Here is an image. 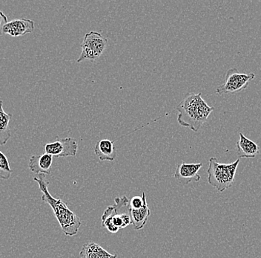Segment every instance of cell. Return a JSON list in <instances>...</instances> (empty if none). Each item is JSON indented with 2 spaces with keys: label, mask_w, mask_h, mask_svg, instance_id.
Wrapping results in <instances>:
<instances>
[{
  "label": "cell",
  "mask_w": 261,
  "mask_h": 258,
  "mask_svg": "<svg viewBox=\"0 0 261 258\" xmlns=\"http://www.w3.org/2000/svg\"><path fill=\"white\" fill-rule=\"evenodd\" d=\"M81 258H117V254H112L102 246L94 242L85 243L80 252Z\"/></svg>",
  "instance_id": "obj_12"
},
{
  "label": "cell",
  "mask_w": 261,
  "mask_h": 258,
  "mask_svg": "<svg viewBox=\"0 0 261 258\" xmlns=\"http://www.w3.org/2000/svg\"><path fill=\"white\" fill-rule=\"evenodd\" d=\"M109 41L97 32H89L85 35L83 43L81 44L82 52L81 56L77 59V63L90 60L94 61L100 58L104 51L107 48Z\"/></svg>",
  "instance_id": "obj_5"
},
{
  "label": "cell",
  "mask_w": 261,
  "mask_h": 258,
  "mask_svg": "<svg viewBox=\"0 0 261 258\" xmlns=\"http://www.w3.org/2000/svg\"><path fill=\"white\" fill-rule=\"evenodd\" d=\"M151 215V210L148 208V204L139 209H130L132 224L135 230H140L144 228Z\"/></svg>",
  "instance_id": "obj_15"
},
{
  "label": "cell",
  "mask_w": 261,
  "mask_h": 258,
  "mask_svg": "<svg viewBox=\"0 0 261 258\" xmlns=\"http://www.w3.org/2000/svg\"><path fill=\"white\" fill-rule=\"evenodd\" d=\"M12 115L5 112L3 109V101H0V146L7 143L11 136L9 123Z\"/></svg>",
  "instance_id": "obj_14"
},
{
  "label": "cell",
  "mask_w": 261,
  "mask_h": 258,
  "mask_svg": "<svg viewBox=\"0 0 261 258\" xmlns=\"http://www.w3.org/2000/svg\"><path fill=\"white\" fill-rule=\"evenodd\" d=\"M255 78L254 73H240L236 68L228 69L225 77V83L217 88L215 93L219 96L226 94H236L246 89L249 83Z\"/></svg>",
  "instance_id": "obj_6"
},
{
  "label": "cell",
  "mask_w": 261,
  "mask_h": 258,
  "mask_svg": "<svg viewBox=\"0 0 261 258\" xmlns=\"http://www.w3.org/2000/svg\"><path fill=\"white\" fill-rule=\"evenodd\" d=\"M34 181L38 184L39 189L42 193V202L51 207L63 233L69 237L77 234L82 224L81 219L70 210L61 199L52 197L48 191L49 182L46 180L45 174H39L34 177Z\"/></svg>",
  "instance_id": "obj_2"
},
{
  "label": "cell",
  "mask_w": 261,
  "mask_h": 258,
  "mask_svg": "<svg viewBox=\"0 0 261 258\" xmlns=\"http://www.w3.org/2000/svg\"><path fill=\"white\" fill-rule=\"evenodd\" d=\"M34 31V22L30 19H13L10 21L3 29V34H8L11 37H20Z\"/></svg>",
  "instance_id": "obj_9"
},
{
  "label": "cell",
  "mask_w": 261,
  "mask_h": 258,
  "mask_svg": "<svg viewBox=\"0 0 261 258\" xmlns=\"http://www.w3.org/2000/svg\"><path fill=\"white\" fill-rule=\"evenodd\" d=\"M202 167H203L202 163L187 164V163L182 162L177 167V169L174 173V178L179 184L182 185H187L192 182H199L201 177L198 172Z\"/></svg>",
  "instance_id": "obj_8"
},
{
  "label": "cell",
  "mask_w": 261,
  "mask_h": 258,
  "mask_svg": "<svg viewBox=\"0 0 261 258\" xmlns=\"http://www.w3.org/2000/svg\"><path fill=\"white\" fill-rule=\"evenodd\" d=\"M12 173L8 158L3 152L0 151V179L7 180L11 178Z\"/></svg>",
  "instance_id": "obj_16"
},
{
  "label": "cell",
  "mask_w": 261,
  "mask_h": 258,
  "mask_svg": "<svg viewBox=\"0 0 261 258\" xmlns=\"http://www.w3.org/2000/svg\"><path fill=\"white\" fill-rule=\"evenodd\" d=\"M101 220L102 226L111 233L126 228L132 224L130 201L125 196L114 199V205L106 209Z\"/></svg>",
  "instance_id": "obj_3"
},
{
  "label": "cell",
  "mask_w": 261,
  "mask_h": 258,
  "mask_svg": "<svg viewBox=\"0 0 261 258\" xmlns=\"http://www.w3.org/2000/svg\"><path fill=\"white\" fill-rule=\"evenodd\" d=\"M114 141L109 139L99 140L94 146V153L101 161H113L116 158Z\"/></svg>",
  "instance_id": "obj_13"
},
{
  "label": "cell",
  "mask_w": 261,
  "mask_h": 258,
  "mask_svg": "<svg viewBox=\"0 0 261 258\" xmlns=\"http://www.w3.org/2000/svg\"><path fill=\"white\" fill-rule=\"evenodd\" d=\"M147 204L146 194L143 193L142 197H134L130 200V209H139Z\"/></svg>",
  "instance_id": "obj_17"
},
{
  "label": "cell",
  "mask_w": 261,
  "mask_h": 258,
  "mask_svg": "<svg viewBox=\"0 0 261 258\" xmlns=\"http://www.w3.org/2000/svg\"><path fill=\"white\" fill-rule=\"evenodd\" d=\"M241 158L230 164H222L216 158L212 157L208 161V182L218 192H223L230 189L234 182V178Z\"/></svg>",
  "instance_id": "obj_4"
},
{
  "label": "cell",
  "mask_w": 261,
  "mask_h": 258,
  "mask_svg": "<svg viewBox=\"0 0 261 258\" xmlns=\"http://www.w3.org/2000/svg\"><path fill=\"white\" fill-rule=\"evenodd\" d=\"M8 22V17L3 11H0V36L3 35V29Z\"/></svg>",
  "instance_id": "obj_18"
},
{
  "label": "cell",
  "mask_w": 261,
  "mask_h": 258,
  "mask_svg": "<svg viewBox=\"0 0 261 258\" xmlns=\"http://www.w3.org/2000/svg\"><path fill=\"white\" fill-rule=\"evenodd\" d=\"M240 139L237 142L236 148L239 158H252L260 153V147L257 143L245 136L242 133H239Z\"/></svg>",
  "instance_id": "obj_11"
},
{
  "label": "cell",
  "mask_w": 261,
  "mask_h": 258,
  "mask_svg": "<svg viewBox=\"0 0 261 258\" xmlns=\"http://www.w3.org/2000/svg\"><path fill=\"white\" fill-rule=\"evenodd\" d=\"M78 150V143L74 138H60L57 136V140L52 143L45 145V153L51 155L53 157H74L76 156Z\"/></svg>",
  "instance_id": "obj_7"
},
{
  "label": "cell",
  "mask_w": 261,
  "mask_h": 258,
  "mask_svg": "<svg viewBox=\"0 0 261 258\" xmlns=\"http://www.w3.org/2000/svg\"><path fill=\"white\" fill-rule=\"evenodd\" d=\"M214 109L202 98L201 93H187L176 107L178 112L177 122L182 127L197 132L206 122Z\"/></svg>",
  "instance_id": "obj_1"
},
{
  "label": "cell",
  "mask_w": 261,
  "mask_h": 258,
  "mask_svg": "<svg viewBox=\"0 0 261 258\" xmlns=\"http://www.w3.org/2000/svg\"><path fill=\"white\" fill-rule=\"evenodd\" d=\"M53 156L48 153L34 155L29 161V169L36 174H50L53 165Z\"/></svg>",
  "instance_id": "obj_10"
}]
</instances>
